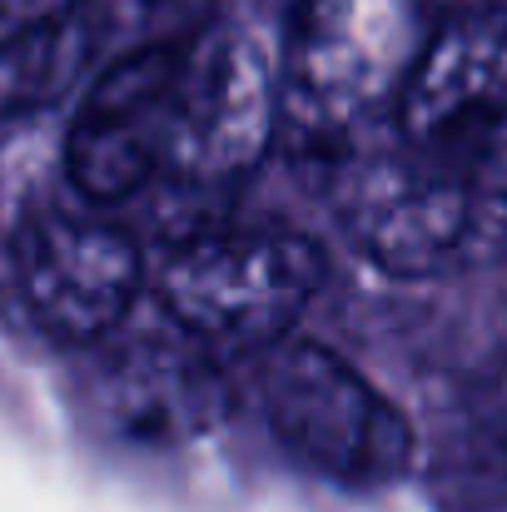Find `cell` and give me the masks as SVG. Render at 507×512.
Instances as JSON below:
<instances>
[{"label":"cell","mask_w":507,"mask_h":512,"mask_svg":"<svg viewBox=\"0 0 507 512\" xmlns=\"http://www.w3.org/2000/svg\"><path fill=\"white\" fill-rule=\"evenodd\" d=\"M343 229L368 264L438 279L507 254V135L478 150H388L353 165Z\"/></svg>","instance_id":"obj_1"},{"label":"cell","mask_w":507,"mask_h":512,"mask_svg":"<svg viewBox=\"0 0 507 512\" xmlns=\"http://www.w3.org/2000/svg\"><path fill=\"white\" fill-rule=\"evenodd\" d=\"M329 279V259L294 229H199L155 269V294L189 339L224 353H264Z\"/></svg>","instance_id":"obj_2"},{"label":"cell","mask_w":507,"mask_h":512,"mask_svg":"<svg viewBox=\"0 0 507 512\" xmlns=\"http://www.w3.org/2000/svg\"><path fill=\"white\" fill-rule=\"evenodd\" d=\"M254 393L269 428L348 488H383L413 463L408 418L324 343L284 339L254 353Z\"/></svg>","instance_id":"obj_3"},{"label":"cell","mask_w":507,"mask_h":512,"mask_svg":"<svg viewBox=\"0 0 507 512\" xmlns=\"http://www.w3.org/2000/svg\"><path fill=\"white\" fill-rule=\"evenodd\" d=\"M433 25L428 0H299L284 35V90L319 125L388 110Z\"/></svg>","instance_id":"obj_4"},{"label":"cell","mask_w":507,"mask_h":512,"mask_svg":"<svg viewBox=\"0 0 507 512\" xmlns=\"http://www.w3.org/2000/svg\"><path fill=\"white\" fill-rule=\"evenodd\" d=\"M279 125V75L264 45L229 20L179 40L169 100L165 174L184 184H229L249 174Z\"/></svg>","instance_id":"obj_5"},{"label":"cell","mask_w":507,"mask_h":512,"mask_svg":"<svg viewBox=\"0 0 507 512\" xmlns=\"http://www.w3.org/2000/svg\"><path fill=\"white\" fill-rule=\"evenodd\" d=\"M15 284L30 319L60 343L110 339L145 284V254L130 229L100 214L45 209L15 239Z\"/></svg>","instance_id":"obj_6"},{"label":"cell","mask_w":507,"mask_h":512,"mask_svg":"<svg viewBox=\"0 0 507 512\" xmlns=\"http://www.w3.org/2000/svg\"><path fill=\"white\" fill-rule=\"evenodd\" d=\"M174 70L179 40H160L120 55L85 90L65 135V170L90 204L130 199L165 174Z\"/></svg>","instance_id":"obj_7"},{"label":"cell","mask_w":507,"mask_h":512,"mask_svg":"<svg viewBox=\"0 0 507 512\" xmlns=\"http://www.w3.org/2000/svg\"><path fill=\"white\" fill-rule=\"evenodd\" d=\"M393 125L408 150H478L507 135V10H458L433 25Z\"/></svg>","instance_id":"obj_8"},{"label":"cell","mask_w":507,"mask_h":512,"mask_svg":"<svg viewBox=\"0 0 507 512\" xmlns=\"http://www.w3.org/2000/svg\"><path fill=\"white\" fill-rule=\"evenodd\" d=\"M100 0H0V125L55 105L105 35Z\"/></svg>","instance_id":"obj_9"},{"label":"cell","mask_w":507,"mask_h":512,"mask_svg":"<svg viewBox=\"0 0 507 512\" xmlns=\"http://www.w3.org/2000/svg\"><path fill=\"white\" fill-rule=\"evenodd\" d=\"M100 5H105V20H110V10H125L130 0H100Z\"/></svg>","instance_id":"obj_10"}]
</instances>
